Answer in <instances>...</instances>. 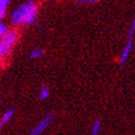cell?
<instances>
[{"instance_id": "obj_1", "label": "cell", "mask_w": 135, "mask_h": 135, "mask_svg": "<svg viewBox=\"0 0 135 135\" xmlns=\"http://www.w3.org/2000/svg\"><path fill=\"white\" fill-rule=\"evenodd\" d=\"M37 16V6L35 1L29 0L12 11L11 13V23L15 26L19 25H30L34 23Z\"/></svg>"}, {"instance_id": "obj_2", "label": "cell", "mask_w": 135, "mask_h": 135, "mask_svg": "<svg viewBox=\"0 0 135 135\" xmlns=\"http://www.w3.org/2000/svg\"><path fill=\"white\" fill-rule=\"evenodd\" d=\"M19 34L16 30H8L0 40V59L8 56L12 47L18 42Z\"/></svg>"}, {"instance_id": "obj_3", "label": "cell", "mask_w": 135, "mask_h": 135, "mask_svg": "<svg viewBox=\"0 0 135 135\" xmlns=\"http://www.w3.org/2000/svg\"><path fill=\"white\" fill-rule=\"evenodd\" d=\"M54 119H55V114H54V113H50V114H47V115H45L32 129V131L30 132V135H42L46 131L47 127L51 125V123L53 122Z\"/></svg>"}, {"instance_id": "obj_4", "label": "cell", "mask_w": 135, "mask_h": 135, "mask_svg": "<svg viewBox=\"0 0 135 135\" xmlns=\"http://www.w3.org/2000/svg\"><path fill=\"white\" fill-rule=\"evenodd\" d=\"M133 43H134L133 37H127V42H126L124 49H123V51H122V54H121V58H120V64H121V66L125 65L126 62H127V59H129L130 54H131L132 49H133Z\"/></svg>"}, {"instance_id": "obj_5", "label": "cell", "mask_w": 135, "mask_h": 135, "mask_svg": "<svg viewBox=\"0 0 135 135\" xmlns=\"http://www.w3.org/2000/svg\"><path fill=\"white\" fill-rule=\"evenodd\" d=\"M13 114H15V110L13 109H10L8 111H6L4 114L2 115V118L0 119V130L3 129V127L10 122V120L12 119Z\"/></svg>"}, {"instance_id": "obj_6", "label": "cell", "mask_w": 135, "mask_h": 135, "mask_svg": "<svg viewBox=\"0 0 135 135\" xmlns=\"http://www.w3.org/2000/svg\"><path fill=\"white\" fill-rule=\"evenodd\" d=\"M50 97V89L47 86H43L41 90H40V93H38V98L41 101H45L47 98Z\"/></svg>"}, {"instance_id": "obj_7", "label": "cell", "mask_w": 135, "mask_h": 135, "mask_svg": "<svg viewBox=\"0 0 135 135\" xmlns=\"http://www.w3.org/2000/svg\"><path fill=\"white\" fill-rule=\"evenodd\" d=\"M44 55V50L42 49H34L30 52V58L31 59H37Z\"/></svg>"}, {"instance_id": "obj_8", "label": "cell", "mask_w": 135, "mask_h": 135, "mask_svg": "<svg viewBox=\"0 0 135 135\" xmlns=\"http://www.w3.org/2000/svg\"><path fill=\"white\" fill-rule=\"evenodd\" d=\"M101 131V121L99 119H97L93 122L92 127H91V135H99Z\"/></svg>"}, {"instance_id": "obj_9", "label": "cell", "mask_w": 135, "mask_h": 135, "mask_svg": "<svg viewBox=\"0 0 135 135\" xmlns=\"http://www.w3.org/2000/svg\"><path fill=\"white\" fill-rule=\"evenodd\" d=\"M6 13H7V6L0 2V22L6 17Z\"/></svg>"}, {"instance_id": "obj_10", "label": "cell", "mask_w": 135, "mask_h": 135, "mask_svg": "<svg viewBox=\"0 0 135 135\" xmlns=\"http://www.w3.org/2000/svg\"><path fill=\"white\" fill-rule=\"evenodd\" d=\"M8 31V28H7V25L2 22H0V38H1L3 35H4V33Z\"/></svg>"}, {"instance_id": "obj_11", "label": "cell", "mask_w": 135, "mask_h": 135, "mask_svg": "<svg viewBox=\"0 0 135 135\" xmlns=\"http://www.w3.org/2000/svg\"><path fill=\"white\" fill-rule=\"evenodd\" d=\"M77 2L80 4H89L91 3V0H77Z\"/></svg>"}, {"instance_id": "obj_12", "label": "cell", "mask_w": 135, "mask_h": 135, "mask_svg": "<svg viewBox=\"0 0 135 135\" xmlns=\"http://www.w3.org/2000/svg\"><path fill=\"white\" fill-rule=\"evenodd\" d=\"M0 2L3 3V4H6V6H8V4L11 2V0H0Z\"/></svg>"}, {"instance_id": "obj_13", "label": "cell", "mask_w": 135, "mask_h": 135, "mask_svg": "<svg viewBox=\"0 0 135 135\" xmlns=\"http://www.w3.org/2000/svg\"><path fill=\"white\" fill-rule=\"evenodd\" d=\"M100 0H91V3H96V2H99Z\"/></svg>"}, {"instance_id": "obj_14", "label": "cell", "mask_w": 135, "mask_h": 135, "mask_svg": "<svg viewBox=\"0 0 135 135\" xmlns=\"http://www.w3.org/2000/svg\"><path fill=\"white\" fill-rule=\"evenodd\" d=\"M2 67V63H1V59H0V68Z\"/></svg>"}, {"instance_id": "obj_15", "label": "cell", "mask_w": 135, "mask_h": 135, "mask_svg": "<svg viewBox=\"0 0 135 135\" xmlns=\"http://www.w3.org/2000/svg\"><path fill=\"white\" fill-rule=\"evenodd\" d=\"M0 103H1V100H0Z\"/></svg>"}, {"instance_id": "obj_16", "label": "cell", "mask_w": 135, "mask_h": 135, "mask_svg": "<svg viewBox=\"0 0 135 135\" xmlns=\"http://www.w3.org/2000/svg\"><path fill=\"white\" fill-rule=\"evenodd\" d=\"M0 40H1V38H0Z\"/></svg>"}]
</instances>
